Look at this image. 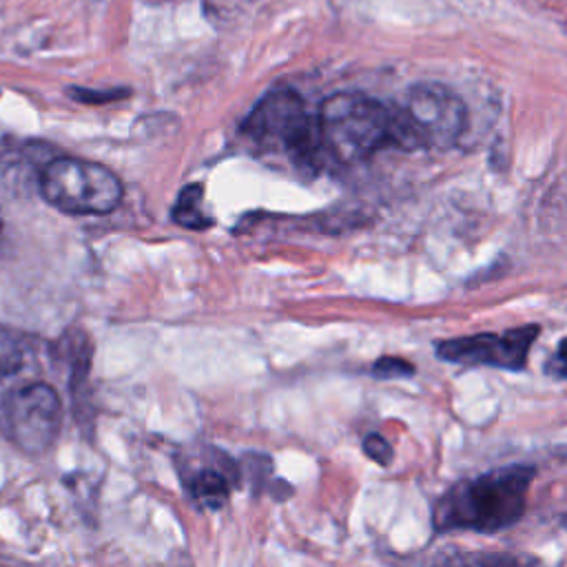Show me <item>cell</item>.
Listing matches in <instances>:
<instances>
[{
	"instance_id": "6da1fadb",
	"label": "cell",
	"mask_w": 567,
	"mask_h": 567,
	"mask_svg": "<svg viewBox=\"0 0 567 567\" xmlns=\"http://www.w3.org/2000/svg\"><path fill=\"white\" fill-rule=\"evenodd\" d=\"M317 122L326 153L343 164L361 162L390 144L401 148L421 144L403 109L357 91H339L326 97Z\"/></svg>"
},
{
	"instance_id": "7a4b0ae2",
	"label": "cell",
	"mask_w": 567,
	"mask_h": 567,
	"mask_svg": "<svg viewBox=\"0 0 567 567\" xmlns=\"http://www.w3.org/2000/svg\"><path fill=\"white\" fill-rule=\"evenodd\" d=\"M532 478L534 467L516 463L456 481L434 505V529L492 534L514 525L525 512Z\"/></svg>"
},
{
	"instance_id": "3957f363",
	"label": "cell",
	"mask_w": 567,
	"mask_h": 567,
	"mask_svg": "<svg viewBox=\"0 0 567 567\" xmlns=\"http://www.w3.org/2000/svg\"><path fill=\"white\" fill-rule=\"evenodd\" d=\"M239 133L257 153L281 157L306 173H315L326 153L317 117L292 89L266 93L241 122Z\"/></svg>"
},
{
	"instance_id": "277c9868",
	"label": "cell",
	"mask_w": 567,
	"mask_h": 567,
	"mask_svg": "<svg viewBox=\"0 0 567 567\" xmlns=\"http://www.w3.org/2000/svg\"><path fill=\"white\" fill-rule=\"evenodd\" d=\"M40 193L53 208L66 215H106L120 206L124 186L102 164L80 157H55L40 175Z\"/></svg>"
},
{
	"instance_id": "5b68a950",
	"label": "cell",
	"mask_w": 567,
	"mask_h": 567,
	"mask_svg": "<svg viewBox=\"0 0 567 567\" xmlns=\"http://www.w3.org/2000/svg\"><path fill=\"white\" fill-rule=\"evenodd\" d=\"M0 427L27 454L47 452L62 427V403L49 383H29L0 401Z\"/></svg>"
},
{
	"instance_id": "8992f818",
	"label": "cell",
	"mask_w": 567,
	"mask_h": 567,
	"mask_svg": "<svg viewBox=\"0 0 567 567\" xmlns=\"http://www.w3.org/2000/svg\"><path fill=\"white\" fill-rule=\"evenodd\" d=\"M403 111L419 142L432 148L454 146L467 128L465 102L441 82L412 84Z\"/></svg>"
},
{
	"instance_id": "52a82bcc",
	"label": "cell",
	"mask_w": 567,
	"mask_h": 567,
	"mask_svg": "<svg viewBox=\"0 0 567 567\" xmlns=\"http://www.w3.org/2000/svg\"><path fill=\"white\" fill-rule=\"evenodd\" d=\"M538 326L512 328L503 334L478 332L470 337L445 339L436 343V357L461 365H492L505 370H523L527 365V354L536 341Z\"/></svg>"
},
{
	"instance_id": "ba28073f",
	"label": "cell",
	"mask_w": 567,
	"mask_h": 567,
	"mask_svg": "<svg viewBox=\"0 0 567 567\" xmlns=\"http://www.w3.org/2000/svg\"><path fill=\"white\" fill-rule=\"evenodd\" d=\"M237 476H239V470L226 458L224 463L217 461V465L213 463V465L190 470L188 476L184 478V485L190 501L199 509H217L228 501Z\"/></svg>"
},
{
	"instance_id": "9c48e42d",
	"label": "cell",
	"mask_w": 567,
	"mask_h": 567,
	"mask_svg": "<svg viewBox=\"0 0 567 567\" xmlns=\"http://www.w3.org/2000/svg\"><path fill=\"white\" fill-rule=\"evenodd\" d=\"M171 217L182 228H190V230L210 228L215 219L204 210V186L202 184L184 186L173 206Z\"/></svg>"
},
{
	"instance_id": "30bf717a",
	"label": "cell",
	"mask_w": 567,
	"mask_h": 567,
	"mask_svg": "<svg viewBox=\"0 0 567 567\" xmlns=\"http://www.w3.org/2000/svg\"><path fill=\"white\" fill-rule=\"evenodd\" d=\"M22 361H24V350L20 339L7 328H0V381L18 372Z\"/></svg>"
},
{
	"instance_id": "8fae6325",
	"label": "cell",
	"mask_w": 567,
	"mask_h": 567,
	"mask_svg": "<svg viewBox=\"0 0 567 567\" xmlns=\"http://www.w3.org/2000/svg\"><path fill=\"white\" fill-rule=\"evenodd\" d=\"M476 560L478 567H543V563L536 556L516 551H487L481 554Z\"/></svg>"
},
{
	"instance_id": "7c38bea8",
	"label": "cell",
	"mask_w": 567,
	"mask_h": 567,
	"mask_svg": "<svg viewBox=\"0 0 567 567\" xmlns=\"http://www.w3.org/2000/svg\"><path fill=\"white\" fill-rule=\"evenodd\" d=\"M414 374V365L401 357H381L372 365V377L377 379H405Z\"/></svg>"
},
{
	"instance_id": "4fadbf2b",
	"label": "cell",
	"mask_w": 567,
	"mask_h": 567,
	"mask_svg": "<svg viewBox=\"0 0 567 567\" xmlns=\"http://www.w3.org/2000/svg\"><path fill=\"white\" fill-rule=\"evenodd\" d=\"M363 452L377 461L379 465H390L392 463V445L381 436V434H368L363 439Z\"/></svg>"
},
{
	"instance_id": "5bb4252c",
	"label": "cell",
	"mask_w": 567,
	"mask_h": 567,
	"mask_svg": "<svg viewBox=\"0 0 567 567\" xmlns=\"http://www.w3.org/2000/svg\"><path fill=\"white\" fill-rule=\"evenodd\" d=\"M545 372L554 379H567V339H563L558 348L551 352V357L545 363Z\"/></svg>"
},
{
	"instance_id": "9a60e30c",
	"label": "cell",
	"mask_w": 567,
	"mask_h": 567,
	"mask_svg": "<svg viewBox=\"0 0 567 567\" xmlns=\"http://www.w3.org/2000/svg\"><path fill=\"white\" fill-rule=\"evenodd\" d=\"M71 93L75 95V100L80 102H109V100H117V91H109V93H97V91H86V89H71Z\"/></svg>"
},
{
	"instance_id": "2e32d148",
	"label": "cell",
	"mask_w": 567,
	"mask_h": 567,
	"mask_svg": "<svg viewBox=\"0 0 567 567\" xmlns=\"http://www.w3.org/2000/svg\"><path fill=\"white\" fill-rule=\"evenodd\" d=\"M0 230H2V221H0Z\"/></svg>"
}]
</instances>
